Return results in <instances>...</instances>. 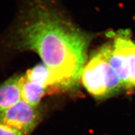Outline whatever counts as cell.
<instances>
[{
  "instance_id": "cell-7",
  "label": "cell",
  "mask_w": 135,
  "mask_h": 135,
  "mask_svg": "<svg viewBox=\"0 0 135 135\" xmlns=\"http://www.w3.org/2000/svg\"><path fill=\"white\" fill-rule=\"evenodd\" d=\"M29 81L41 84L47 91H57L55 82L50 70L44 64H39L29 69L24 75Z\"/></svg>"
},
{
  "instance_id": "cell-2",
  "label": "cell",
  "mask_w": 135,
  "mask_h": 135,
  "mask_svg": "<svg viewBox=\"0 0 135 135\" xmlns=\"http://www.w3.org/2000/svg\"><path fill=\"white\" fill-rule=\"evenodd\" d=\"M81 79L87 92L97 99L109 98L126 90L101 48L84 66Z\"/></svg>"
},
{
  "instance_id": "cell-5",
  "label": "cell",
  "mask_w": 135,
  "mask_h": 135,
  "mask_svg": "<svg viewBox=\"0 0 135 135\" xmlns=\"http://www.w3.org/2000/svg\"><path fill=\"white\" fill-rule=\"evenodd\" d=\"M21 77H11L0 85V112L22 100Z\"/></svg>"
},
{
  "instance_id": "cell-4",
  "label": "cell",
  "mask_w": 135,
  "mask_h": 135,
  "mask_svg": "<svg viewBox=\"0 0 135 135\" xmlns=\"http://www.w3.org/2000/svg\"><path fill=\"white\" fill-rule=\"evenodd\" d=\"M113 42L123 53L132 87H135V44L131 39L129 32L122 31L113 35Z\"/></svg>"
},
{
  "instance_id": "cell-8",
  "label": "cell",
  "mask_w": 135,
  "mask_h": 135,
  "mask_svg": "<svg viewBox=\"0 0 135 135\" xmlns=\"http://www.w3.org/2000/svg\"><path fill=\"white\" fill-rule=\"evenodd\" d=\"M0 135H24L20 132L0 124Z\"/></svg>"
},
{
  "instance_id": "cell-6",
  "label": "cell",
  "mask_w": 135,
  "mask_h": 135,
  "mask_svg": "<svg viewBox=\"0 0 135 135\" xmlns=\"http://www.w3.org/2000/svg\"><path fill=\"white\" fill-rule=\"evenodd\" d=\"M47 92V88L43 86L29 81L24 75L21 77L22 100L31 106L37 107Z\"/></svg>"
},
{
  "instance_id": "cell-3",
  "label": "cell",
  "mask_w": 135,
  "mask_h": 135,
  "mask_svg": "<svg viewBox=\"0 0 135 135\" xmlns=\"http://www.w3.org/2000/svg\"><path fill=\"white\" fill-rule=\"evenodd\" d=\"M40 118V112L36 107L21 100L10 108L0 112V124L27 135L35 129Z\"/></svg>"
},
{
  "instance_id": "cell-1",
  "label": "cell",
  "mask_w": 135,
  "mask_h": 135,
  "mask_svg": "<svg viewBox=\"0 0 135 135\" xmlns=\"http://www.w3.org/2000/svg\"><path fill=\"white\" fill-rule=\"evenodd\" d=\"M11 49L31 51L50 70L58 91L75 86L87 59L88 40L51 5L49 0H31L11 32Z\"/></svg>"
}]
</instances>
